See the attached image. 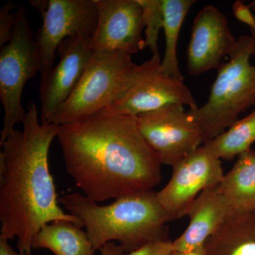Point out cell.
<instances>
[{
  "instance_id": "obj_16",
  "label": "cell",
  "mask_w": 255,
  "mask_h": 255,
  "mask_svg": "<svg viewBox=\"0 0 255 255\" xmlns=\"http://www.w3.org/2000/svg\"><path fill=\"white\" fill-rule=\"evenodd\" d=\"M204 248L206 255H255V213L233 215Z\"/></svg>"
},
{
  "instance_id": "obj_10",
  "label": "cell",
  "mask_w": 255,
  "mask_h": 255,
  "mask_svg": "<svg viewBox=\"0 0 255 255\" xmlns=\"http://www.w3.org/2000/svg\"><path fill=\"white\" fill-rule=\"evenodd\" d=\"M172 167L168 183L156 192L170 221L187 216L196 198L206 189L218 187L224 176L221 159L204 145Z\"/></svg>"
},
{
  "instance_id": "obj_11",
  "label": "cell",
  "mask_w": 255,
  "mask_h": 255,
  "mask_svg": "<svg viewBox=\"0 0 255 255\" xmlns=\"http://www.w3.org/2000/svg\"><path fill=\"white\" fill-rule=\"evenodd\" d=\"M92 38L80 35L60 43L57 51L59 61L41 79V124H48L55 111L68 100L78 86L94 55Z\"/></svg>"
},
{
  "instance_id": "obj_2",
  "label": "cell",
  "mask_w": 255,
  "mask_h": 255,
  "mask_svg": "<svg viewBox=\"0 0 255 255\" xmlns=\"http://www.w3.org/2000/svg\"><path fill=\"white\" fill-rule=\"evenodd\" d=\"M22 124V130L15 129L0 145V239L17 238L20 254L31 255L33 241L45 225L67 221L82 228V223L58 205L50 172V147L60 126L41 124L33 102Z\"/></svg>"
},
{
  "instance_id": "obj_17",
  "label": "cell",
  "mask_w": 255,
  "mask_h": 255,
  "mask_svg": "<svg viewBox=\"0 0 255 255\" xmlns=\"http://www.w3.org/2000/svg\"><path fill=\"white\" fill-rule=\"evenodd\" d=\"M81 228L70 221L48 223L37 234L33 249L49 250L55 255H95L87 233Z\"/></svg>"
},
{
  "instance_id": "obj_9",
  "label": "cell",
  "mask_w": 255,
  "mask_h": 255,
  "mask_svg": "<svg viewBox=\"0 0 255 255\" xmlns=\"http://www.w3.org/2000/svg\"><path fill=\"white\" fill-rule=\"evenodd\" d=\"M137 121L142 136L162 164L173 167L203 144L199 126L182 105L164 106L138 116Z\"/></svg>"
},
{
  "instance_id": "obj_15",
  "label": "cell",
  "mask_w": 255,
  "mask_h": 255,
  "mask_svg": "<svg viewBox=\"0 0 255 255\" xmlns=\"http://www.w3.org/2000/svg\"><path fill=\"white\" fill-rule=\"evenodd\" d=\"M234 214L255 213V151L238 156L231 170L224 174L219 185Z\"/></svg>"
},
{
  "instance_id": "obj_21",
  "label": "cell",
  "mask_w": 255,
  "mask_h": 255,
  "mask_svg": "<svg viewBox=\"0 0 255 255\" xmlns=\"http://www.w3.org/2000/svg\"><path fill=\"white\" fill-rule=\"evenodd\" d=\"M17 6L10 0L0 9V48L9 43L12 38L17 19V11H14Z\"/></svg>"
},
{
  "instance_id": "obj_8",
  "label": "cell",
  "mask_w": 255,
  "mask_h": 255,
  "mask_svg": "<svg viewBox=\"0 0 255 255\" xmlns=\"http://www.w3.org/2000/svg\"><path fill=\"white\" fill-rule=\"evenodd\" d=\"M161 60L159 55H152L150 59L137 65L136 73L127 92L99 114L137 117L173 104L188 106L190 110L198 108L184 80L164 73Z\"/></svg>"
},
{
  "instance_id": "obj_14",
  "label": "cell",
  "mask_w": 255,
  "mask_h": 255,
  "mask_svg": "<svg viewBox=\"0 0 255 255\" xmlns=\"http://www.w3.org/2000/svg\"><path fill=\"white\" fill-rule=\"evenodd\" d=\"M233 215L219 186L203 191L188 212L189 224L185 231L172 242L173 251H190L204 248L209 238Z\"/></svg>"
},
{
  "instance_id": "obj_19",
  "label": "cell",
  "mask_w": 255,
  "mask_h": 255,
  "mask_svg": "<svg viewBox=\"0 0 255 255\" xmlns=\"http://www.w3.org/2000/svg\"><path fill=\"white\" fill-rule=\"evenodd\" d=\"M255 142V108L247 117L238 119L219 136L204 144L219 159H232L251 150Z\"/></svg>"
},
{
  "instance_id": "obj_26",
  "label": "cell",
  "mask_w": 255,
  "mask_h": 255,
  "mask_svg": "<svg viewBox=\"0 0 255 255\" xmlns=\"http://www.w3.org/2000/svg\"><path fill=\"white\" fill-rule=\"evenodd\" d=\"M169 255H206V253L205 248H201L190 251H173Z\"/></svg>"
},
{
  "instance_id": "obj_7",
  "label": "cell",
  "mask_w": 255,
  "mask_h": 255,
  "mask_svg": "<svg viewBox=\"0 0 255 255\" xmlns=\"http://www.w3.org/2000/svg\"><path fill=\"white\" fill-rule=\"evenodd\" d=\"M30 4L41 15L42 25L35 35L41 58V78L51 71L60 43L71 37L94 36L97 6L94 0H35Z\"/></svg>"
},
{
  "instance_id": "obj_12",
  "label": "cell",
  "mask_w": 255,
  "mask_h": 255,
  "mask_svg": "<svg viewBox=\"0 0 255 255\" xmlns=\"http://www.w3.org/2000/svg\"><path fill=\"white\" fill-rule=\"evenodd\" d=\"M94 1L98 14L92 41L94 51H120L131 55L145 48L142 9L137 0Z\"/></svg>"
},
{
  "instance_id": "obj_5",
  "label": "cell",
  "mask_w": 255,
  "mask_h": 255,
  "mask_svg": "<svg viewBox=\"0 0 255 255\" xmlns=\"http://www.w3.org/2000/svg\"><path fill=\"white\" fill-rule=\"evenodd\" d=\"M137 68L131 55L120 51H94L86 71L68 100L48 124H73L100 113L122 97Z\"/></svg>"
},
{
  "instance_id": "obj_23",
  "label": "cell",
  "mask_w": 255,
  "mask_h": 255,
  "mask_svg": "<svg viewBox=\"0 0 255 255\" xmlns=\"http://www.w3.org/2000/svg\"><path fill=\"white\" fill-rule=\"evenodd\" d=\"M233 12L238 21L249 26L251 30L255 29V16L252 12L250 6L241 0H237L233 5Z\"/></svg>"
},
{
  "instance_id": "obj_3",
  "label": "cell",
  "mask_w": 255,
  "mask_h": 255,
  "mask_svg": "<svg viewBox=\"0 0 255 255\" xmlns=\"http://www.w3.org/2000/svg\"><path fill=\"white\" fill-rule=\"evenodd\" d=\"M60 204L80 220L95 251L110 242H119L124 253L148 243L167 240L169 216L154 191L135 193L100 206L75 192L61 196Z\"/></svg>"
},
{
  "instance_id": "obj_6",
  "label": "cell",
  "mask_w": 255,
  "mask_h": 255,
  "mask_svg": "<svg viewBox=\"0 0 255 255\" xmlns=\"http://www.w3.org/2000/svg\"><path fill=\"white\" fill-rule=\"evenodd\" d=\"M39 50L26 9L20 6L12 38L0 49V101L4 109L0 145L22 124L26 111L21 104L23 87L41 73Z\"/></svg>"
},
{
  "instance_id": "obj_24",
  "label": "cell",
  "mask_w": 255,
  "mask_h": 255,
  "mask_svg": "<svg viewBox=\"0 0 255 255\" xmlns=\"http://www.w3.org/2000/svg\"><path fill=\"white\" fill-rule=\"evenodd\" d=\"M102 255H124V251L122 247L114 242L107 243L100 249Z\"/></svg>"
},
{
  "instance_id": "obj_25",
  "label": "cell",
  "mask_w": 255,
  "mask_h": 255,
  "mask_svg": "<svg viewBox=\"0 0 255 255\" xmlns=\"http://www.w3.org/2000/svg\"><path fill=\"white\" fill-rule=\"evenodd\" d=\"M0 255H21L11 248L9 241L0 239Z\"/></svg>"
},
{
  "instance_id": "obj_1",
  "label": "cell",
  "mask_w": 255,
  "mask_h": 255,
  "mask_svg": "<svg viewBox=\"0 0 255 255\" xmlns=\"http://www.w3.org/2000/svg\"><path fill=\"white\" fill-rule=\"evenodd\" d=\"M57 138L67 172L95 202L152 191L162 180V163L137 117L96 114L60 126Z\"/></svg>"
},
{
  "instance_id": "obj_27",
  "label": "cell",
  "mask_w": 255,
  "mask_h": 255,
  "mask_svg": "<svg viewBox=\"0 0 255 255\" xmlns=\"http://www.w3.org/2000/svg\"><path fill=\"white\" fill-rule=\"evenodd\" d=\"M251 36L253 38V43H254V50H253V55H255V29L251 30Z\"/></svg>"
},
{
  "instance_id": "obj_18",
  "label": "cell",
  "mask_w": 255,
  "mask_h": 255,
  "mask_svg": "<svg viewBox=\"0 0 255 255\" xmlns=\"http://www.w3.org/2000/svg\"><path fill=\"white\" fill-rule=\"evenodd\" d=\"M164 9L163 30L165 36V51L161 60L164 73L172 78L184 80L179 70L177 58V43L183 22L194 0H162Z\"/></svg>"
},
{
  "instance_id": "obj_28",
  "label": "cell",
  "mask_w": 255,
  "mask_h": 255,
  "mask_svg": "<svg viewBox=\"0 0 255 255\" xmlns=\"http://www.w3.org/2000/svg\"><path fill=\"white\" fill-rule=\"evenodd\" d=\"M250 7L252 8L254 11H255V0L254 1H252L251 4H250Z\"/></svg>"
},
{
  "instance_id": "obj_22",
  "label": "cell",
  "mask_w": 255,
  "mask_h": 255,
  "mask_svg": "<svg viewBox=\"0 0 255 255\" xmlns=\"http://www.w3.org/2000/svg\"><path fill=\"white\" fill-rule=\"evenodd\" d=\"M172 251V242L166 240L148 243L136 251L124 255H169Z\"/></svg>"
},
{
  "instance_id": "obj_13",
  "label": "cell",
  "mask_w": 255,
  "mask_h": 255,
  "mask_svg": "<svg viewBox=\"0 0 255 255\" xmlns=\"http://www.w3.org/2000/svg\"><path fill=\"white\" fill-rule=\"evenodd\" d=\"M236 43L226 15L213 5L204 6L196 15L191 28L187 49L188 73L197 76L218 70Z\"/></svg>"
},
{
  "instance_id": "obj_20",
  "label": "cell",
  "mask_w": 255,
  "mask_h": 255,
  "mask_svg": "<svg viewBox=\"0 0 255 255\" xmlns=\"http://www.w3.org/2000/svg\"><path fill=\"white\" fill-rule=\"evenodd\" d=\"M142 9L145 30V46L152 55L159 56L158 38L163 29L164 9L162 0H137Z\"/></svg>"
},
{
  "instance_id": "obj_4",
  "label": "cell",
  "mask_w": 255,
  "mask_h": 255,
  "mask_svg": "<svg viewBox=\"0 0 255 255\" xmlns=\"http://www.w3.org/2000/svg\"><path fill=\"white\" fill-rule=\"evenodd\" d=\"M253 50L251 36L239 37L229 60L217 70L207 102L188 111L200 128L203 145L223 133L237 122L240 114L255 105V65L251 63Z\"/></svg>"
}]
</instances>
